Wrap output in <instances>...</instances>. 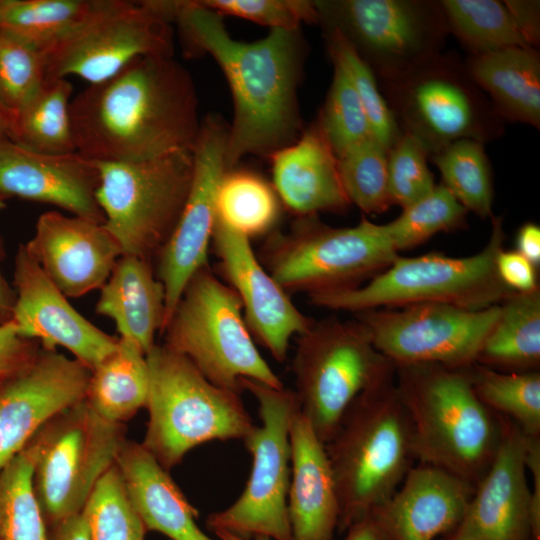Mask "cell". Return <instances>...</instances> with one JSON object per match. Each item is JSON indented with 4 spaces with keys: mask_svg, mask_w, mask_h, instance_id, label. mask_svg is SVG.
Masks as SVG:
<instances>
[{
    "mask_svg": "<svg viewBox=\"0 0 540 540\" xmlns=\"http://www.w3.org/2000/svg\"><path fill=\"white\" fill-rule=\"evenodd\" d=\"M174 9L185 54L210 55L232 93L227 169L243 156H269L294 142L302 133L297 86L305 50L300 29H271L262 39L244 42L232 38L223 17L198 0H174Z\"/></svg>",
    "mask_w": 540,
    "mask_h": 540,
    "instance_id": "6da1fadb",
    "label": "cell"
},
{
    "mask_svg": "<svg viewBox=\"0 0 540 540\" xmlns=\"http://www.w3.org/2000/svg\"><path fill=\"white\" fill-rule=\"evenodd\" d=\"M192 78L173 56H145L71 100L76 151L96 162L193 150L200 123Z\"/></svg>",
    "mask_w": 540,
    "mask_h": 540,
    "instance_id": "7a4b0ae2",
    "label": "cell"
},
{
    "mask_svg": "<svg viewBox=\"0 0 540 540\" xmlns=\"http://www.w3.org/2000/svg\"><path fill=\"white\" fill-rule=\"evenodd\" d=\"M469 367L396 366L395 386L411 421L415 460L476 487L498 449L502 425L476 395Z\"/></svg>",
    "mask_w": 540,
    "mask_h": 540,
    "instance_id": "3957f363",
    "label": "cell"
},
{
    "mask_svg": "<svg viewBox=\"0 0 540 540\" xmlns=\"http://www.w3.org/2000/svg\"><path fill=\"white\" fill-rule=\"evenodd\" d=\"M325 448L340 503L337 530L343 533L386 501L416 461L395 376L354 400Z\"/></svg>",
    "mask_w": 540,
    "mask_h": 540,
    "instance_id": "277c9868",
    "label": "cell"
},
{
    "mask_svg": "<svg viewBox=\"0 0 540 540\" xmlns=\"http://www.w3.org/2000/svg\"><path fill=\"white\" fill-rule=\"evenodd\" d=\"M486 246L467 257L430 252L398 256L365 285L313 293L309 302L336 311L358 313L378 308H400L420 303H444L470 310L501 304L515 291L496 271V258L506 238L503 219L492 216Z\"/></svg>",
    "mask_w": 540,
    "mask_h": 540,
    "instance_id": "5b68a950",
    "label": "cell"
},
{
    "mask_svg": "<svg viewBox=\"0 0 540 540\" xmlns=\"http://www.w3.org/2000/svg\"><path fill=\"white\" fill-rule=\"evenodd\" d=\"M146 360L149 418L141 444L165 470L203 443L243 440L255 426L240 394L211 383L183 355L155 344Z\"/></svg>",
    "mask_w": 540,
    "mask_h": 540,
    "instance_id": "8992f818",
    "label": "cell"
},
{
    "mask_svg": "<svg viewBox=\"0 0 540 540\" xmlns=\"http://www.w3.org/2000/svg\"><path fill=\"white\" fill-rule=\"evenodd\" d=\"M401 132L429 157L460 139L485 143L504 132V120L455 53H439L390 78L377 80Z\"/></svg>",
    "mask_w": 540,
    "mask_h": 540,
    "instance_id": "52a82bcc",
    "label": "cell"
},
{
    "mask_svg": "<svg viewBox=\"0 0 540 540\" xmlns=\"http://www.w3.org/2000/svg\"><path fill=\"white\" fill-rule=\"evenodd\" d=\"M162 334L216 386L238 394L242 379L284 387L258 351L237 294L208 266L189 280Z\"/></svg>",
    "mask_w": 540,
    "mask_h": 540,
    "instance_id": "ba28073f",
    "label": "cell"
},
{
    "mask_svg": "<svg viewBox=\"0 0 540 540\" xmlns=\"http://www.w3.org/2000/svg\"><path fill=\"white\" fill-rule=\"evenodd\" d=\"M300 411L327 444L363 392L395 376V366L358 321L325 318L298 336L292 361Z\"/></svg>",
    "mask_w": 540,
    "mask_h": 540,
    "instance_id": "9c48e42d",
    "label": "cell"
},
{
    "mask_svg": "<svg viewBox=\"0 0 540 540\" xmlns=\"http://www.w3.org/2000/svg\"><path fill=\"white\" fill-rule=\"evenodd\" d=\"M96 163V200L104 227L122 255L152 261L173 233L185 205L193 175L192 150Z\"/></svg>",
    "mask_w": 540,
    "mask_h": 540,
    "instance_id": "30bf717a",
    "label": "cell"
},
{
    "mask_svg": "<svg viewBox=\"0 0 540 540\" xmlns=\"http://www.w3.org/2000/svg\"><path fill=\"white\" fill-rule=\"evenodd\" d=\"M261 262L288 292L308 295L359 286L399 256L382 225L362 218L352 227H332L317 215L299 217L286 232L265 242Z\"/></svg>",
    "mask_w": 540,
    "mask_h": 540,
    "instance_id": "8fae6325",
    "label": "cell"
},
{
    "mask_svg": "<svg viewBox=\"0 0 540 540\" xmlns=\"http://www.w3.org/2000/svg\"><path fill=\"white\" fill-rule=\"evenodd\" d=\"M243 390L258 402L261 425L243 439L251 455V472L238 499L229 507L212 512L206 519L208 530L225 531L250 539L293 540L288 515L291 475L290 427L300 409L293 390L274 388L242 379Z\"/></svg>",
    "mask_w": 540,
    "mask_h": 540,
    "instance_id": "7c38bea8",
    "label": "cell"
},
{
    "mask_svg": "<svg viewBox=\"0 0 540 540\" xmlns=\"http://www.w3.org/2000/svg\"><path fill=\"white\" fill-rule=\"evenodd\" d=\"M34 439L33 490L49 527L83 512L116 463L126 426L103 419L82 400L45 423Z\"/></svg>",
    "mask_w": 540,
    "mask_h": 540,
    "instance_id": "4fadbf2b",
    "label": "cell"
},
{
    "mask_svg": "<svg viewBox=\"0 0 540 540\" xmlns=\"http://www.w3.org/2000/svg\"><path fill=\"white\" fill-rule=\"evenodd\" d=\"M318 23L338 31L377 80L398 75L442 52L448 27L440 1H314Z\"/></svg>",
    "mask_w": 540,
    "mask_h": 540,
    "instance_id": "5bb4252c",
    "label": "cell"
},
{
    "mask_svg": "<svg viewBox=\"0 0 540 540\" xmlns=\"http://www.w3.org/2000/svg\"><path fill=\"white\" fill-rule=\"evenodd\" d=\"M173 52L171 23L149 0H97L75 28L42 54L45 79L77 76L91 85L113 77L138 58Z\"/></svg>",
    "mask_w": 540,
    "mask_h": 540,
    "instance_id": "9a60e30c",
    "label": "cell"
},
{
    "mask_svg": "<svg viewBox=\"0 0 540 540\" xmlns=\"http://www.w3.org/2000/svg\"><path fill=\"white\" fill-rule=\"evenodd\" d=\"M500 304L470 310L444 303L378 308L356 314L375 348L394 366L440 364L466 368L497 320Z\"/></svg>",
    "mask_w": 540,
    "mask_h": 540,
    "instance_id": "2e32d148",
    "label": "cell"
},
{
    "mask_svg": "<svg viewBox=\"0 0 540 540\" xmlns=\"http://www.w3.org/2000/svg\"><path fill=\"white\" fill-rule=\"evenodd\" d=\"M226 138L227 129L218 118L210 116L201 123L192 150L193 175L189 193L173 233L157 255V278L165 290L162 332L189 280L208 266L216 221V189L228 170Z\"/></svg>",
    "mask_w": 540,
    "mask_h": 540,
    "instance_id": "e0dca14e",
    "label": "cell"
},
{
    "mask_svg": "<svg viewBox=\"0 0 540 540\" xmlns=\"http://www.w3.org/2000/svg\"><path fill=\"white\" fill-rule=\"evenodd\" d=\"M12 286L16 302L11 322L21 336L38 341L45 350L61 346L89 369L116 349L119 338L81 315L24 244H19L15 255Z\"/></svg>",
    "mask_w": 540,
    "mask_h": 540,
    "instance_id": "ac0fdd59",
    "label": "cell"
},
{
    "mask_svg": "<svg viewBox=\"0 0 540 540\" xmlns=\"http://www.w3.org/2000/svg\"><path fill=\"white\" fill-rule=\"evenodd\" d=\"M91 369L57 350L0 385V468L50 419L84 400Z\"/></svg>",
    "mask_w": 540,
    "mask_h": 540,
    "instance_id": "d6986e66",
    "label": "cell"
},
{
    "mask_svg": "<svg viewBox=\"0 0 540 540\" xmlns=\"http://www.w3.org/2000/svg\"><path fill=\"white\" fill-rule=\"evenodd\" d=\"M212 240L224 275L242 304L252 337L276 361L283 362L292 337L303 334L315 321L293 304L257 258L249 238L216 218Z\"/></svg>",
    "mask_w": 540,
    "mask_h": 540,
    "instance_id": "ffe728a7",
    "label": "cell"
},
{
    "mask_svg": "<svg viewBox=\"0 0 540 540\" xmlns=\"http://www.w3.org/2000/svg\"><path fill=\"white\" fill-rule=\"evenodd\" d=\"M500 417L498 449L462 520L446 536L453 540H532L527 436L510 419Z\"/></svg>",
    "mask_w": 540,
    "mask_h": 540,
    "instance_id": "44dd1931",
    "label": "cell"
},
{
    "mask_svg": "<svg viewBox=\"0 0 540 540\" xmlns=\"http://www.w3.org/2000/svg\"><path fill=\"white\" fill-rule=\"evenodd\" d=\"M24 245L47 277L71 298L100 289L122 255L103 223L57 211L39 216Z\"/></svg>",
    "mask_w": 540,
    "mask_h": 540,
    "instance_id": "7402d4cb",
    "label": "cell"
},
{
    "mask_svg": "<svg viewBox=\"0 0 540 540\" xmlns=\"http://www.w3.org/2000/svg\"><path fill=\"white\" fill-rule=\"evenodd\" d=\"M97 163L78 152L47 154L0 139V198L57 206L74 216L104 222L96 200Z\"/></svg>",
    "mask_w": 540,
    "mask_h": 540,
    "instance_id": "603a6c76",
    "label": "cell"
},
{
    "mask_svg": "<svg viewBox=\"0 0 540 540\" xmlns=\"http://www.w3.org/2000/svg\"><path fill=\"white\" fill-rule=\"evenodd\" d=\"M474 490L451 472L418 463L370 515L385 540H434L455 530Z\"/></svg>",
    "mask_w": 540,
    "mask_h": 540,
    "instance_id": "cb8c5ba5",
    "label": "cell"
},
{
    "mask_svg": "<svg viewBox=\"0 0 540 540\" xmlns=\"http://www.w3.org/2000/svg\"><path fill=\"white\" fill-rule=\"evenodd\" d=\"M290 447L287 504L293 540H333L340 516L336 482L325 444L300 409L291 422Z\"/></svg>",
    "mask_w": 540,
    "mask_h": 540,
    "instance_id": "d4e9b609",
    "label": "cell"
},
{
    "mask_svg": "<svg viewBox=\"0 0 540 540\" xmlns=\"http://www.w3.org/2000/svg\"><path fill=\"white\" fill-rule=\"evenodd\" d=\"M268 157L279 200L299 217L341 213L351 205L341 183L337 156L317 121Z\"/></svg>",
    "mask_w": 540,
    "mask_h": 540,
    "instance_id": "484cf974",
    "label": "cell"
},
{
    "mask_svg": "<svg viewBox=\"0 0 540 540\" xmlns=\"http://www.w3.org/2000/svg\"><path fill=\"white\" fill-rule=\"evenodd\" d=\"M116 465L147 531L171 540H213L197 524L198 510L141 443L126 439Z\"/></svg>",
    "mask_w": 540,
    "mask_h": 540,
    "instance_id": "4316f807",
    "label": "cell"
},
{
    "mask_svg": "<svg viewBox=\"0 0 540 540\" xmlns=\"http://www.w3.org/2000/svg\"><path fill=\"white\" fill-rule=\"evenodd\" d=\"M95 310L113 320L119 338L132 341L146 355L165 321V290L151 261L121 255L100 288Z\"/></svg>",
    "mask_w": 540,
    "mask_h": 540,
    "instance_id": "83f0119b",
    "label": "cell"
},
{
    "mask_svg": "<svg viewBox=\"0 0 540 540\" xmlns=\"http://www.w3.org/2000/svg\"><path fill=\"white\" fill-rule=\"evenodd\" d=\"M466 69L505 121L540 127V54L530 46L470 54Z\"/></svg>",
    "mask_w": 540,
    "mask_h": 540,
    "instance_id": "f1b7e54d",
    "label": "cell"
},
{
    "mask_svg": "<svg viewBox=\"0 0 540 540\" xmlns=\"http://www.w3.org/2000/svg\"><path fill=\"white\" fill-rule=\"evenodd\" d=\"M476 363L502 372L537 371L540 365V288L514 292L500 304Z\"/></svg>",
    "mask_w": 540,
    "mask_h": 540,
    "instance_id": "f546056e",
    "label": "cell"
},
{
    "mask_svg": "<svg viewBox=\"0 0 540 540\" xmlns=\"http://www.w3.org/2000/svg\"><path fill=\"white\" fill-rule=\"evenodd\" d=\"M148 390L146 355L119 338L116 349L91 369L84 400L103 419L124 424L146 407Z\"/></svg>",
    "mask_w": 540,
    "mask_h": 540,
    "instance_id": "4dcf8cb0",
    "label": "cell"
},
{
    "mask_svg": "<svg viewBox=\"0 0 540 540\" xmlns=\"http://www.w3.org/2000/svg\"><path fill=\"white\" fill-rule=\"evenodd\" d=\"M72 93L73 86L67 78L45 79L12 115L9 139L41 153L77 152L70 112Z\"/></svg>",
    "mask_w": 540,
    "mask_h": 540,
    "instance_id": "1f68e13d",
    "label": "cell"
},
{
    "mask_svg": "<svg viewBox=\"0 0 540 540\" xmlns=\"http://www.w3.org/2000/svg\"><path fill=\"white\" fill-rule=\"evenodd\" d=\"M97 0H0V31L45 52L75 28Z\"/></svg>",
    "mask_w": 540,
    "mask_h": 540,
    "instance_id": "d6a6232c",
    "label": "cell"
},
{
    "mask_svg": "<svg viewBox=\"0 0 540 540\" xmlns=\"http://www.w3.org/2000/svg\"><path fill=\"white\" fill-rule=\"evenodd\" d=\"M215 210L219 221L250 239L273 228L280 213L279 197L258 174L231 168L218 183Z\"/></svg>",
    "mask_w": 540,
    "mask_h": 540,
    "instance_id": "836d02e7",
    "label": "cell"
},
{
    "mask_svg": "<svg viewBox=\"0 0 540 540\" xmlns=\"http://www.w3.org/2000/svg\"><path fill=\"white\" fill-rule=\"evenodd\" d=\"M473 389L495 414L515 423L528 437H540V373L502 372L474 363L469 367Z\"/></svg>",
    "mask_w": 540,
    "mask_h": 540,
    "instance_id": "e575fe53",
    "label": "cell"
},
{
    "mask_svg": "<svg viewBox=\"0 0 540 540\" xmlns=\"http://www.w3.org/2000/svg\"><path fill=\"white\" fill-rule=\"evenodd\" d=\"M34 436L0 468V540H46L47 526L33 490Z\"/></svg>",
    "mask_w": 540,
    "mask_h": 540,
    "instance_id": "d590c367",
    "label": "cell"
},
{
    "mask_svg": "<svg viewBox=\"0 0 540 540\" xmlns=\"http://www.w3.org/2000/svg\"><path fill=\"white\" fill-rule=\"evenodd\" d=\"M449 33L470 54L528 46L517 30L503 1L440 0Z\"/></svg>",
    "mask_w": 540,
    "mask_h": 540,
    "instance_id": "8d00e7d4",
    "label": "cell"
},
{
    "mask_svg": "<svg viewBox=\"0 0 540 540\" xmlns=\"http://www.w3.org/2000/svg\"><path fill=\"white\" fill-rule=\"evenodd\" d=\"M429 158L441 173V184L468 212L484 219L493 216L492 173L483 143L456 140Z\"/></svg>",
    "mask_w": 540,
    "mask_h": 540,
    "instance_id": "74e56055",
    "label": "cell"
},
{
    "mask_svg": "<svg viewBox=\"0 0 540 540\" xmlns=\"http://www.w3.org/2000/svg\"><path fill=\"white\" fill-rule=\"evenodd\" d=\"M467 213L443 184H436L429 194L403 208L398 217L382 228L399 253L419 246L437 233L463 228Z\"/></svg>",
    "mask_w": 540,
    "mask_h": 540,
    "instance_id": "f35d334b",
    "label": "cell"
},
{
    "mask_svg": "<svg viewBox=\"0 0 540 540\" xmlns=\"http://www.w3.org/2000/svg\"><path fill=\"white\" fill-rule=\"evenodd\" d=\"M323 30L333 65L347 76L364 108L372 139L389 151L402 132L381 93L375 74L338 31Z\"/></svg>",
    "mask_w": 540,
    "mask_h": 540,
    "instance_id": "ab89813d",
    "label": "cell"
},
{
    "mask_svg": "<svg viewBox=\"0 0 540 540\" xmlns=\"http://www.w3.org/2000/svg\"><path fill=\"white\" fill-rule=\"evenodd\" d=\"M388 151L372 138L339 156L341 183L350 204L367 215H378L392 206L389 192Z\"/></svg>",
    "mask_w": 540,
    "mask_h": 540,
    "instance_id": "60d3db41",
    "label": "cell"
},
{
    "mask_svg": "<svg viewBox=\"0 0 540 540\" xmlns=\"http://www.w3.org/2000/svg\"><path fill=\"white\" fill-rule=\"evenodd\" d=\"M83 514L91 540H145L147 529L129 498L116 463L96 484Z\"/></svg>",
    "mask_w": 540,
    "mask_h": 540,
    "instance_id": "b9f144b4",
    "label": "cell"
},
{
    "mask_svg": "<svg viewBox=\"0 0 540 540\" xmlns=\"http://www.w3.org/2000/svg\"><path fill=\"white\" fill-rule=\"evenodd\" d=\"M317 122L337 158L372 138L359 97L337 66H334L332 82Z\"/></svg>",
    "mask_w": 540,
    "mask_h": 540,
    "instance_id": "7bdbcfd3",
    "label": "cell"
},
{
    "mask_svg": "<svg viewBox=\"0 0 540 540\" xmlns=\"http://www.w3.org/2000/svg\"><path fill=\"white\" fill-rule=\"evenodd\" d=\"M44 81L45 62L42 52L0 31V108L11 118Z\"/></svg>",
    "mask_w": 540,
    "mask_h": 540,
    "instance_id": "ee69618b",
    "label": "cell"
},
{
    "mask_svg": "<svg viewBox=\"0 0 540 540\" xmlns=\"http://www.w3.org/2000/svg\"><path fill=\"white\" fill-rule=\"evenodd\" d=\"M423 145L402 132L387 156L388 184L393 205L402 209L429 194L436 186Z\"/></svg>",
    "mask_w": 540,
    "mask_h": 540,
    "instance_id": "f6af8a7d",
    "label": "cell"
},
{
    "mask_svg": "<svg viewBox=\"0 0 540 540\" xmlns=\"http://www.w3.org/2000/svg\"><path fill=\"white\" fill-rule=\"evenodd\" d=\"M222 17L235 16L271 29H300L318 23L314 1L307 0H198Z\"/></svg>",
    "mask_w": 540,
    "mask_h": 540,
    "instance_id": "bcb514c9",
    "label": "cell"
},
{
    "mask_svg": "<svg viewBox=\"0 0 540 540\" xmlns=\"http://www.w3.org/2000/svg\"><path fill=\"white\" fill-rule=\"evenodd\" d=\"M40 349L38 341L21 336L11 321L0 325V384L29 367Z\"/></svg>",
    "mask_w": 540,
    "mask_h": 540,
    "instance_id": "7dc6e473",
    "label": "cell"
},
{
    "mask_svg": "<svg viewBox=\"0 0 540 540\" xmlns=\"http://www.w3.org/2000/svg\"><path fill=\"white\" fill-rule=\"evenodd\" d=\"M500 280L511 290L528 293L539 289L537 267L516 250L502 249L496 258Z\"/></svg>",
    "mask_w": 540,
    "mask_h": 540,
    "instance_id": "c3c4849f",
    "label": "cell"
},
{
    "mask_svg": "<svg viewBox=\"0 0 540 540\" xmlns=\"http://www.w3.org/2000/svg\"><path fill=\"white\" fill-rule=\"evenodd\" d=\"M503 2L526 44L536 48L540 42V2L535 0H505Z\"/></svg>",
    "mask_w": 540,
    "mask_h": 540,
    "instance_id": "681fc988",
    "label": "cell"
},
{
    "mask_svg": "<svg viewBox=\"0 0 540 540\" xmlns=\"http://www.w3.org/2000/svg\"><path fill=\"white\" fill-rule=\"evenodd\" d=\"M525 464L532 479L530 488L532 540H540V437L527 436Z\"/></svg>",
    "mask_w": 540,
    "mask_h": 540,
    "instance_id": "f907efd6",
    "label": "cell"
},
{
    "mask_svg": "<svg viewBox=\"0 0 540 540\" xmlns=\"http://www.w3.org/2000/svg\"><path fill=\"white\" fill-rule=\"evenodd\" d=\"M46 540H91L83 512L47 527Z\"/></svg>",
    "mask_w": 540,
    "mask_h": 540,
    "instance_id": "816d5d0a",
    "label": "cell"
},
{
    "mask_svg": "<svg viewBox=\"0 0 540 540\" xmlns=\"http://www.w3.org/2000/svg\"><path fill=\"white\" fill-rule=\"evenodd\" d=\"M516 251L536 267L540 264V227L533 223L523 224L515 238Z\"/></svg>",
    "mask_w": 540,
    "mask_h": 540,
    "instance_id": "f5cc1de1",
    "label": "cell"
},
{
    "mask_svg": "<svg viewBox=\"0 0 540 540\" xmlns=\"http://www.w3.org/2000/svg\"><path fill=\"white\" fill-rule=\"evenodd\" d=\"M5 257V244L3 238L0 237V325L11 321L16 302L15 290L2 272L1 266Z\"/></svg>",
    "mask_w": 540,
    "mask_h": 540,
    "instance_id": "db71d44e",
    "label": "cell"
},
{
    "mask_svg": "<svg viewBox=\"0 0 540 540\" xmlns=\"http://www.w3.org/2000/svg\"><path fill=\"white\" fill-rule=\"evenodd\" d=\"M344 533L343 540H385L370 514L351 524Z\"/></svg>",
    "mask_w": 540,
    "mask_h": 540,
    "instance_id": "11a10c76",
    "label": "cell"
},
{
    "mask_svg": "<svg viewBox=\"0 0 540 540\" xmlns=\"http://www.w3.org/2000/svg\"><path fill=\"white\" fill-rule=\"evenodd\" d=\"M11 118L0 108V139L9 138Z\"/></svg>",
    "mask_w": 540,
    "mask_h": 540,
    "instance_id": "9f6ffc18",
    "label": "cell"
},
{
    "mask_svg": "<svg viewBox=\"0 0 540 540\" xmlns=\"http://www.w3.org/2000/svg\"><path fill=\"white\" fill-rule=\"evenodd\" d=\"M215 534L220 540H271L270 538L266 536H256V537H253L252 539L251 538L247 539V538H242V537L236 536L234 534H231L225 531H218Z\"/></svg>",
    "mask_w": 540,
    "mask_h": 540,
    "instance_id": "6f0895ef",
    "label": "cell"
},
{
    "mask_svg": "<svg viewBox=\"0 0 540 540\" xmlns=\"http://www.w3.org/2000/svg\"><path fill=\"white\" fill-rule=\"evenodd\" d=\"M6 207L5 200L0 198V212Z\"/></svg>",
    "mask_w": 540,
    "mask_h": 540,
    "instance_id": "680465c9",
    "label": "cell"
},
{
    "mask_svg": "<svg viewBox=\"0 0 540 540\" xmlns=\"http://www.w3.org/2000/svg\"><path fill=\"white\" fill-rule=\"evenodd\" d=\"M440 540H453V539H451V538H449V537H444V538H442V539H440Z\"/></svg>",
    "mask_w": 540,
    "mask_h": 540,
    "instance_id": "91938a15",
    "label": "cell"
},
{
    "mask_svg": "<svg viewBox=\"0 0 540 540\" xmlns=\"http://www.w3.org/2000/svg\"><path fill=\"white\" fill-rule=\"evenodd\" d=\"M1 385V384H0Z\"/></svg>",
    "mask_w": 540,
    "mask_h": 540,
    "instance_id": "94428289",
    "label": "cell"
}]
</instances>
